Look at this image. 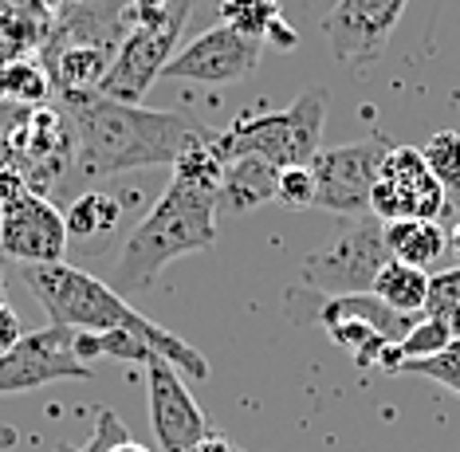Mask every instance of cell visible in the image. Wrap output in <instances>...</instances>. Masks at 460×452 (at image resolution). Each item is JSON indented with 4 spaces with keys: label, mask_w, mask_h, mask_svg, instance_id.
<instances>
[{
    "label": "cell",
    "mask_w": 460,
    "mask_h": 452,
    "mask_svg": "<svg viewBox=\"0 0 460 452\" xmlns=\"http://www.w3.org/2000/svg\"><path fill=\"white\" fill-rule=\"evenodd\" d=\"M75 138V177H119L130 170L170 165L193 146H208L217 130L177 111H150L142 102H119L107 94L64 99Z\"/></svg>",
    "instance_id": "6da1fadb"
},
{
    "label": "cell",
    "mask_w": 460,
    "mask_h": 452,
    "mask_svg": "<svg viewBox=\"0 0 460 452\" xmlns=\"http://www.w3.org/2000/svg\"><path fill=\"white\" fill-rule=\"evenodd\" d=\"M20 279L40 299V307L48 311V323H56V327L87 331V334H111V331L138 334L165 362H173L181 374H190L193 382L208 377V362L201 350H193L181 334L146 319L138 307H130L127 296H119L111 283L95 279L91 271L67 264V260L64 264H24Z\"/></svg>",
    "instance_id": "7a4b0ae2"
},
{
    "label": "cell",
    "mask_w": 460,
    "mask_h": 452,
    "mask_svg": "<svg viewBox=\"0 0 460 452\" xmlns=\"http://www.w3.org/2000/svg\"><path fill=\"white\" fill-rule=\"evenodd\" d=\"M217 189L221 182H193V177L170 173L165 193L122 240L111 276V288L119 296H138L158 283L173 260L217 244Z\"/></svg>",
    "instance_id": "3957f363"
},
{
    "label": "cell",
    "mask_w": 460,
    "mask_h": 452,
    "mask_svg": "<svg viewBox=\"0 0 460 452\" xmlns=\"http://www.w3.org/2000/svg\"><path fill=\"white\" fill-rule=\"evenodd\" d=\"M331 94L327 87H307L291 107L271 114H236L225 130H217L213 154L217 162L233 157H264L276 170L307 165L323 150V126H327Z\"/></svg>",
    "instance_id": "277c9868"
},
{
    "label": "cell",
    "mask_w": 460,
    "mask_h": 452,
    "mask_svg": "<svg viewBox=\"0 0 460 452\" xmlns=\"http://www.w3.org/2000/svg\"><path fill=\"white\" fill-rule=\"evenodd\" d=\"M378 217H354L299 264L303 288L315 296H370L378 271L390 264Z\"/></svg>",
    "instance_id": "5b68a950"
},
{
    "label": "cell",
    "mask_w": 460,
    "mask_h": 452,
    "mask_svg": "<svg viewBox=\"0 0 460 452\" xmlns=\"http://www.w3.org/2000/svg\"><path fill=\"white\" fill-rule=\"evenodd\" d=\"M390 150L394 142L385 134H370V138L342 142V146H323L307 162L311 177H315V208H327V213H339L347 220L374 217L370 193Z\"/></svg>",
    "instance_id": "8992f818"
},
{
    "label": "cell",
    "mask_w": 460,
    "mask_h": 452,
    "mask_svg": "<svg viewBox=\"0 0 460 452\" xmlns=\"http://www.w3.org/2000/svg\"><path fill=\"white\" fill-rule=\"evenodd\" d=\"M87 377H95V366L75 354V331L56 323L24 331L13 350L0 354V397L28 394L51 382H87Z\"/></svg>",
    "instance_id": "52a82bcc"
},
{
    "label": "cell",
    "mask_w": 460,
    "mask_h": 452,
    "mask_svg": "<svg viewBox=\"0 0 460 452\" xmlns=\"http://www.w3.org/2000/svg\"><path fill=\"white\" fill-rule=\"evenodd\" d=\"M448 208V193L429 173L425 157L417 146H394L385 154L378 182L370 193V213L390 225V220H441Z\"/></svg>",
    "instance_id": "ba28073f"
},
{
    "label": "cell",
    "mask_w": 460,
    "mask_h": 452,
    "mask_svg": "<svg viewBox=\"0 0 460 452\" xmlns=\"http://www.w3.org/2000/svg\"><path fill=\"white\" fill-rule=\"evenodd\" d=\"M181 28L185 20H173V24H127L119 51H114L107 75L99 83V94L119 102H142L146 91L162 79L165 63L173 59Z\"/></svg>",
    "instance_id": "9c48e42d"
},
{
    "label": "cell",
    "mask_w": 460,
    "mask_h": 452,
    "mask_svg": "<svg viewBox=\"0 0 460 452\" xmlns=\"http://www.w3.org/2000/svg\"><path fill=\"white\" fill-rule=\"evenodd\" d=\"M410 0H334L331 13L323 16V36L331 44V56L347 67H374L390 36L402 20Z\"/></svg>",
    "instance_id": "30bf717a"
},
{
    "label": "cell",
    "mask_w": 460,
    "mask_h": 452,
    "mask_svg": "<svg viewBox=\"0 0 460 452\" xmlns=\"http://www.w3.org/2000/svg\"><path fill=\"white\" fill-rule=\"evenodd\" d=\"M260 51L264 44L244 31L217 24L190 40L185 48L173 51V59L165 63L162 79H190V83H208V87H228V83L248 79L260 67Z\"/></svg>",
    "instance_id": "8fae6325"
},
{
    "label": "cell",
    "mask_w": 460,
    "mask_h": 452,
    "mask_svg": "<svg viewBox=\"0 0 460 452\" xmlns=\"http://www.w3.org/2000/svg\"><path fill=\"white\" fill-rule=\"evenodd\" d=\"M146 394H150V429L158 452H193L208 437V421L193 402L181 370L165 359L146 366Z\"/></svg>",
    "instance_id": "7c38bea8"
},
{
    "label": "cell",
    "mask_w": 460,
    "mask_h": 452,
    "mask_svg": "<svg viewBox=\"0 0 460 452\" xmlns=\"http://www.w3.org/2000/svg\"><path fill=\"white\" fill-rule=\"evenodd\" d=\"M64 213L44 193H24L20 201L0 208V256L24 264H64L67 256Z\"/></svg>",
    "instance_id": "4fadbf2b"
},
{
    "label": "cell",
    "mask_w": 460,
    "mask_h": 452,
    "mask_svg": "<svg viewBox=\"0 0 460 452\" xmlns=\"http://www.w3.org/2000/svg\"><path fill=\"white\" fill-rule=\"evenodd\" d=\"M8 162L20 165V173L28 177V189L36 193V177L56 182L67 165H75V138H71L67 114L36 107L13 126L8 134Z\"/></svg>",
    "instance_id": "5bb4252c"
},
{
    "label": "cell",
    "mask_w": 460,
    "mask_h": 452,
    "mask_svg": "<svg viewBox=\"0 0 460 452\" xmlns=\"http://www.w3.org/2000/svg\"><path fill=\"white\" fill-rule=\"evenodd\" d=\"M279 170L264 157H233L221 170V189H217V213H256L260 205L276 201Z\"/></svg>",
    "instance_id": "9a60e30c"
},
{
    "label": "cell",
    "mask_w": 460,
    "mask_h": 452,
    "mask_svg": "<svg viewBox=\"0 0 460 452\" xmlns=\"http://www.w3.org/2000/svg\"><path fill=\"white\" fill-rule=\"evenodd\" d=\"M122 217H127V208H122L119 197L102 193V189H87V193H79L75 201L64 208L67 244L87 248V252L102 248L122 228Z\"/></svg>",
    "instance_id": "2e32d148"
},
{
    "label": "cell",
    "mask_w": 460,
    "mask_h": 452,
    "mask_svg": "<svg viewBox=\"0 0 460 452\" xmlns=\"http://www.w3.org/2000/svg\"><path fill=\"white\" fill-rule=\"evenodd\" d=\"M382 236L390 260L421 271H429L448 252V233L441 228V220H390Z\"/></svg>",
    "instance_id": "e0dca14e"
},
{
    "label": "cell",
    "mask_w": 460,
    "mask_h": 452,
    "mask_svg": "<svg viewBox=\"0 0 460 452\" xmlns=\"http://www.w3.org/2000/svg\"><path fill=\"white\" fill-rule=\"evenodd\" d=\"M385 307L402 311V315H425V296H429V271L421 268H410V264H397L390 260L378 279H374V291Z\"/></svg>",
    "instance_id": "ac0fdd59"
},
{
    "label": "cell",
    "mask_w": 460,
    "mask_h": 452,
    "mask_svg": "<svg viewBox=\"0 0 460 452\" xmlns=\"http://www.w3.org/2000/svg\"><path fill=\"white\" fill-rule=\"evenodd\" d=\"M0 99L13 102V107H44L51 99V75L44 63L28 59V56H16V59H4L0 63Z\"/></svg>",
    "instance_id": "d6986e66"
},
{
    "label": "cell",
    "mask_w": 460,
    "mask_h": 452,
    "mask_svg": "<svg viewBox=\"0 0 460 452\" xmlns=\"http://www.w3.org/2000/svg\"><path fill=\"white\" fill-rule=\"evenodd\" d=\"M421 157H425L429 173H433L448 193V201H456L460 197V130H437L433 138L421 146Z\"/></svg>",
    "instance_id": "ffe728a7"
},
{
    "label": "cell",
    "mask_w": 460,
    "mask_h": 452,
    "mask_svg": "<svg viewBox=\"0 0 460 452\" xmlns=\"http://www.w3.org/2000/svg\"><path fill=\"white\" fill-rule=\"evenodd\" d=\"M279 0H221V24L244 31L264 44L268 31L279 24Z\"/></svg>",
    "instance_id": "44dd1931"
},
{
    "label": "cell",
    "mask_w": 460,
    "mask_h": 452,
    "mask_svg": "<svg viewBox=\"0 0 460 452\" xmlns=\"http://www.w3.org/2000/svg\"><path fill=\"white\" fill-rule=\"evenodd\" d=\"M425 319H437V323H445L453 334H460V264L429 276Z\"/></svg>",
    "instance_id": "7402d4cb"
},
{
    "label": "cell",
    "mask_w": 460,
    "mask_h": 452,
    "mask_svg": "<svg viewBox=\"0 0 460 452\" xmlns=\"http://www.w3.org/2000/svg\"><path fill=\"white\" fill-rule=\"evenodd\" d=\"M456 334L445 327V323H437V319H417L413 323V331L405 334L402 342H397V350H402V366L405 362H421V359H433V354H441L448 342H453Z\"/></svg>",
    "instance_id": "603a6c76"
},
{
    "label": "cell",
    "mask_w": 460,
    "mask_h": 452,
    "mask_svg": "<svg viewBox=\"0 0 460 452\" xmlns=\"http://www.w3.org/2000/svg\"><path fill=\"white\" fill-rule=\"evenodd\" d=\"M402 374H413V377H429V382L445 386L448 394L460 397V334L453 342L445 346L441 354H433V359H421V362H405Z\"/></svg>",
    "instance_id": "cb8c5ba5"
},
{
    "label": "cell",
    "mask_w": 460,
    "mask_h": 452,
    "mask_svg": "<svg viewBox=\"0 0 460 452\" xmlns=\"http://www.w3.org/2000/svg\"><path fill=\"white\" fill-rule=\"evenodd\" d=\"M59 452H75V448H59ZM79 452H154V448H146L138 445L127 429H122V421L114 417V409H99V421H95V433H91L87 440V448H79Z\"/></svg>",
    "instance_id": "d4e9b609"
},
{
    "label": "cell",
    "mask_w": 460,
    "mask_h": 452,
    "mask_svg": "<svg viewBox=\"0 0 460 452\" xmlns=\"http://www.w3.org/2000/svg\"><path fill=\"white\" fill-rule=\"evenodd\" d=\"M276 201L288 208H315V177L307 165H288L279 170V185H276Z\"/></svg>",
    "instance_id": "484cf974"
},
{
    "label": "cell",
    "mask_w": 460,
    "mask_h": 452,
    "mask_svg": "<svg viewBox=\"0 0 460 452\" xmlns=\"http://www.w3.org/2000/svg\"><path fill=\"white\" fill-rule=\"evenodd\" d=\"M20 339H24V323H20V315L4 296V264H0V354H8Z\"/></svg>",
    "instance_id": "4316f807"
},
{
    "label": "cell",
    "mask_w": 460,
    "mask_h": 452,
    "mask_svg": "<svg viewBox=\"0 0 460 452\" xmlns=\"http://www.w3.org/2000/svg\"><path fill=\"white\" fill-rule=\"evenodd\" d=\"M24 193H32V189H28V177L20 173L16 162L0 157V208H8L13 201H20Z\"/></svg>",
    "instance_id": "83f0119b"
},
{
    "label": "cell",
    "mask_w": 460,
    "mask_h": 452,
    "mask_svg": "<svg viewBox=\"0 0 460 452\" xmlns=\"http://www.w3.org/2000/svg\"><path fill=\"white\" fill-rule=\"evenodd\" d=\"M268 40H271V44H276V48H296V44H299V36H296V31H291V28L284 24V20H279V24L268 31Z\"/></svg>",
    "instance_id": "f1b7e54d"
},
{
    "label": "cell",
    "mask_w": 460,
    "mask_h": 452,
    "mask_svg": "<svg viewBox=\"0 0 460 452\" xmlns=\"http://www.w3.org/2000/svg\"><path fill=\"white\" fill-rule=\"evenodd\" d=\"M193 452H236L233 445H228V440L225 437H217V433H208L205 440H201V445H197Z\"/></svg>",
    "instance_id": "f546056e"
},
{
    "label": "cell",
    "mask_w": 460,
    "mask_h": 452,
    "mask_svg": "<svg viewBox=\"0 0 460 452\" xmlns=\"http://www.w3.org/2000/svg\"><path fill=\"white\" fill-rule=\"evenodd\" d=\"M448 248H453V252H456V256H460V225L453 228V233H448Z\"/></svg>",
    "instance_id": "4dcf8cb0"
}]
</instances>
